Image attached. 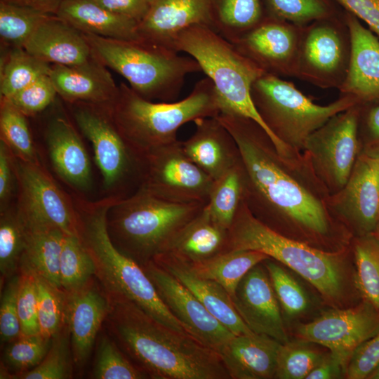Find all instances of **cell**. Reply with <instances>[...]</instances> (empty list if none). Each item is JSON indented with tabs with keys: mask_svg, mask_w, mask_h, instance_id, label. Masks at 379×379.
Listing matches in <instances>:
<instances>
[{
	"mask_svg": "<svg viewBox=\"0 0 379 379\" xmlns=\"http://www.w3.org/2000/svg\"><path fill=\"white\" fill-rule=\"evenodd\" d=\"M46 142L53 168L60 179L74 190H89L91 161L72 124L65 117H53L46 128Z\"/></svg>",
	"mask_w": 379,
	"mask_h": 379,
	"instance_id": "22",
	"label": "cell"
},
{
	"mask_svg": "<svg viewBox=\"0 0 379 379\" xmlns=\"http://www.w3.org/2000/svg\"><path fill=\"white\" fill-rule=\"evenodd\" d=\"M267 15L260 0H213L212 29L233 43L260 24Z\"/></svg>",
	"mask_w": 379,
	"mask_h": 379,
	"instance_id": "33",
	"label": "cell"
},
{
	"mask_svg": "<svg viewBox=\"0 0 379 379\" xmlns=\"http://www.w3.org/2000/svg\"><path fill=\"white\" fill-rule=\"evenodd\" d=\"M269 15L299 27L333 17L326 0H267Z\"/></svg>",
	"mask_w": 379,
	"mask_h": 379,
	"instance_id": "46",
	"label": "cell"
},
{
	"mask_svg": "<svg viewBox=\"0 0 379 379\" xmlns=\"http://www.w3.org/2000/svg\"><path fill=\"white\" fill-rule=\"evenodd\" d=\"M351 52L345 79L338 89L361 104L379 102V38L350 13L344 15Z\"/></svg>",
	"mask_w": 379,
	"mask_h": 379,
	"instance_id": "20",
	"label": "cell"
},
{
	"mask_svg": "<svg viewBox=\"0 0 379 379\" xmlns=\"http://www.w3.org/2000/svg\"><path fill=\"white\" fill-rule=\"evenodd\" d=\"M266 268L277 298L285 312L291 316L304 312L308 300L300 286L279 265L269 262Z\"/></svg>",
	"mask_w": 379,
	"mask_h": 379,
	"instance_id": "47",
	"label": "cell"
},
{
	"mask_svg": "<svg viewBox=\"0 0 379 379\" xmlns=\"http://www.w3.org/2000/svg\"><path fill=\"white\" fill-rule=\"evenodd\" d=\"M33 275L37 288L40 333L53 338L65 324L66 292L46 279Z\"/></svg>",
	"mask_w": 379,
	"mask_h": 379,
	"instance_id": "42",
	"label": "cell"
},
{
	"mask_svg": "<svg viewBox=\"0 0 379 379\" xmlns=\"http://www.w3.org/2000/svg\"><path fill=\"white\" fill-rule=\"evenodd\" d=\"M120 199L110 195L96 201L73 199L79 237L95 262V277L107 295L125 298L164 325L187 333L164 304L142 266L113 244L107 217L110 207Z\"/></svg>",
	"mask_w": 379,
	"mask_h": 379,
	"instance_id": "3",
	"label": "cell"
},
{
	"mask_svg": "<svg viewBox=\"0 0 379 379\" xmlns=\"http://www.w3.org/2000/svg\"><path fill=\"white\" fill-rule=\"evenodd\" d=\"M373 234L379 239V218H378V222H377L375 229L374 232H373Z\"/></svg>",
	"mask_w": 379,
	"mask_h": 379,
	"instance_id": "60",
	"label": "cell"
},
{
	"mask_svg": "<svg viewBox=\"0 0 379 379\" xmlns=\"http://www.w3.org/2000/svg\"><path fill=\"white\" fill-rule=\"evenodd\" d=\"M0 132V140L8 145L15 157L41 164L26 116L6 99H1Z\"/></svg>",
	"mask_w": 379,
	"mask_h": 379,
	"instance_id": "37",
	"label": "cell"
},
{
	"mask_svg": "<svg viewBox=\"0 0 379 379\" xmlns=\"http://www.w3.org/2000/svg\"><path fill=\"white\" fill-rule=\"evenodd\" d=\"M360 105L331 117L309 137L304 148L326 182L339 190L347 182L356 162Z\"/></svg>",
	"mask_w": 379,
	"mask_h": 379,
	"instance_id": "14",
	"label": "cell"
},
{
	"mask_svg": "<svg viewBox=\"0 0 379 379\" xmlns=\"http://www.w3.org/2000/svg\"><path fill=\"white\" fill-rule=\"evenodd\" d=\"M52 338L41 333L21 335L7 344L1 359L6 373L14 372L12 378L31 368H34L44 359L51 345Z\"/></svg>",
	"mask_w": 379,
	"mask_h": 379,
	"instance_id": "43",
	"label": "cell"
},
{
	"mask_svg": "<svg viewBox=\"0 0 379 379\" xmlns=\"http://www.w3.org/2000/svg\"><path fill=\"white\" fill-rule=\"evenodd\" d=\"M152 260L188 288L206 309L234 335L253 333L236 310L231 296L219 284L198 276L187 262L168 253L159 254Z\"/></svg>",
	"mask_w": 379,
	"mask_h": 379,
	"instance_id": "26",
	"label": "cell"
},
{
	"mask_svg": "<svg viewBox=\"0 0 379 379\" xmlns=\"http://www.w3.org/2000/svg\"><path fill=\"white\" fill-rule=\"evenodd\" d=\"M367 378L369 379H379V363L373 369V371L370 373Z\"/></svg>",
	"mask_w": 379,
	"mask_h": 379,
	"instance_id": "59",
	"label": "cell"
},
{
	"mask_svg": "<svg viewBox=\"0 0 379 379\" xmlns=\"http://www.w3.org/2000/svg\"><path fill=\"white\" fill-rule=\"evenodd\" d=\"M231 133L240 152L244 176L243 200L254 215H284L317 234L328 228L326 213L312 194L281 166V158L265 129L243 116L216 117Z\"/></svg>",
	"mask_w": 379,
	"mask_h": 379,
	"instance_id": "1",
	"label": "cell"
},
{
	"mask_svg": "<svg viewBox=\"0 0 379 379\" xmlns=\"http://www.w3.org/2000/svg\"><path fill=\"white\" fill-rule=\"evenodd\" d=\"M213 181L178 140L145 154L140 188L171 202L207 204Z\"/></svg>",
	"mask_w": 379,
	"mask_h": 379,
	"instance_id": "12",
	"label": "cell"
},
{
	"mask_svg": "<svg viewBox=\"0 0 379 379\" xmlns=\"http://www.w3.org/2000/svg\"><path fill=\"white\" fill-rule=\"evenodd\" d=\"M335 201L337 207L364 234L374 232L379 218V183L366 154L355 162Z\"/></svg>",
	"mask_w": 379,
	"mask_h": 379,
	"instance_id": "29",
	"label": "cell"
},
{
	"mask_svg": "<svg viewBox=\"0 0 379 379\" xmlns=\"http://www.w3.org/2000/svg\"><path fill=\"white\" fill-rule=\"evenodd\" d=\"M324 357L319 351L304 343L288 341L281 344L274 378L305 379Z\"/></svg>",
	"mask_w": 379,
	"mask_h": 379,
	"instance_id": "45",
	"label": "cell"
},
{
	"mask_svg": "<svg viewBox=\"0 0 379 379\" xmlns=\"http://www.w3.org/2000/svg\"><path fill=\"white\" fill-rule=\"evenodd\" d=\"M251 96L284 161L290 159L292 149H304L309 137L331 117L361 105L350 95H341L327 105H318L293 83L268 73L255 81Z\"/></svg>",
	"mask_w": 379,
	"mask_h": 379,
	"instance_id": "8",
	"label": "cell"
},
{
	"mask_svg": "<svg viewBox=\"0 0 379 379\" xmlns=\"http://www.w3.org/2000/svg\"><path fill=\"white\" fill-rule=\"evenodd\" d=\"M371 149L365 154L375 171L379 183V147Z\"/></svg>",
	"mask_w": 379,
	"mask_h": 379,
	"instance_id": "58",
	"label": "cell"
},
{
	"mask_svg": "<svg viewBox=\"0 0 379 379\" xmlns=\"http://www.w3.org/2000/svg\"><path fill=\"white\" fill-rule=\"evenodd\" d=\"M1 282L19 273V265L25 247L22 221L16 208L0 211Z\"/></svg>",
	"mask_w": 379,
	"mask_h": 379,
	"instance_id": "40",
	"label": "cell"
},
{
	"mask_svg": "<svg viewBox=\"0 0 379 379\" xmlns=\"http://www.w3.org/2000/svg\"><path fill=\"white\" fill-rule=\"evenodd\" d=\"M268 258L259 251L229 250L201 261L188 263L196 274L219 284L232 298L246 273Z\"/></svg>",
	"mask_w": 379,
	"mask_h": 379,
	"instance_id": "32",
	"label": "cell"
},
{
	"mask_svg": "<svg viewBox=\"0 0 379 379\" xmlns=\"http://www.w3.org/2000/svg\"><path fill=\"white\" fill-rule=\"evenodd\" d=\"M58 94L49 75L43 76L8 100L26 117L35 115L50 105Z\"/></svg>",
	"mask_w": 379,
	"mask_h": 379,
	"instance_id": "48",
	"label": "cell"
},
{
	"mask_svg": "<svg viewBox=\"0 0 379 379\" xmlns=\"http://www.w3.org/2000/svg\"><path fill=\"white\" fill-rule=\"evenodd\" d=\"M74 358L69 332L65 324L52 338L44 359L30 371L17 375L20 379H67L72 376Z\"/></svg>",
	"mask_w": 379,
	"mask_h": 379,
	"instance_id": "41",
	"label": "cell"
},
{
	"mask_svg": "<svg viewBox=\"0 0 379 379\" xmlns=\"http://www.w3.org/2000/svg\"><path fill=\"white\" fill-rule=\"evenodd\" d=\"M49 77L58 94L71 104L109 106L119 90L107 67L95 55L80 65H51Z\"/></svg>",
	"mask_w": 379,
	"mask_h": 379,
	"instance_id": "23",
	"label": "cell"
},
{
	"mask_svg": "<svg viewBox=\"0 0 379 379\" xmlns=\"http://www.w3.org/2000/svg\"><path fill=\"white\" fill-rule=\"evenodd\" d=\"M234 307L248 327L281 344L288 342L278 299L270 279L258 265L239 282L232 298Z\"/></svg>",
	"mask_w": 379,
	"mask_h": 379,
	"instance_id": "18",
	"label": "cell"
},
{
	"mask_svg": "<svg viewBox=\"0 0 379 379\" xmlns=\"http://www.w3.org/2000/svg\"><path fill=\"white\" fill-rule=\"evenodd\" d=\"M17 187L14 154L0 140V211L9 207V202Z\"/></svg>",
	"mask_w": 379,
	"mask_h": 379,
	"instance_id": "52",
	"label": "cell"
},
{
	"mask_svg": "<svg viewBox=\"0 0 379 379\" xmlns=\"http://www.w3.org/2000/svg\"><path fill=\"white\" fill-rule=\"evenodd\" d=\"M65 0H1V1L29 7L46 13L55 15Z\"/></svg>",
	"mask_w": 379,
	"mask_h": 379,
	"instance_id": "56",
	"label": "cell"
},
{
	"mask_svg": "<svg viewBox=\"0 0 379 379\" xmlns=\"http://www.w3.org/2000/svg\"><path fill=\"white\" fill-rule=\"evenodd\" d=\"M17 212L25 234L19 272L40 276L61 288L60 258L67 234L56 227L27 216L18 210Z\"/></svg>",
	"mask_w": 379,
	"mask_h": 379,
	"instance_id": "28",
	"label": "cell"
},
{
	"mask_svg": "<svg viewBox=\"0 0 379 379\" xmlns=\"http://www.w3.org/2000/svg\"><path fill=\"white\" fill-rule=\"evenodd\" d=\"M371 305L326 312L298 328L305 342L327 347L345 368L355 350L379 331V314Z\"/></svg>",
	"mask_w": 379,
	"mask_h": 379,
	"instance_id": "15",
	"label": "cell"
},
{
	"mask_svg": "<svg viewBox=\"0 0 379 379\" xmlns=\"http://www.w3.org/2000/svg\"><path fill=\"white\" fill-rule=\"evenodd\" d=\"M160 298L185 331L218 353L236 335L216 319L196 296L153 260L141 265Z\"/></svg>",
	"mask_w": 379,
	"mask_h": 379,
	"instance_id": "16",
	"label": "cell"
},
{
	"mask_svg": "<svg viewBox=\"0 0 379 379\" xmlns=\"http://www.w3.org/2000/svg\"><path fill=\"white\" fill-rule=\"evenodd\" d=\"M213 0H153L138 25L141 41L173 49L179 33L197 25L212 29ZM175 51V50H174Z\"/></svg>",
	"mask_w": 379,
	"mask_h": 379,
	"instance_id": "19",
	"label": "cell"
},
{
	"mask_svg": "<svg viewBox=\"0 0 379 379\" xmlns=\"http://www.w3.org/2000/svg\"><path fill=\"white\" fill-rule=\"evenodd\" d=\"M244 189L241 159L240 163L213 181L206 205L214 221L227 230L243 200Z\"/></svg>",
	"mask_w": 379,
	"mask_h": 379,
	"instance_id": "34",
	"label": "cell"
},
{
	"mask_svg": "<svg viewBox=\"0 0 379 379\" xmlns=\"http://www.w3.org/2000/svg\"><path fill=\"white\" fill-rule=\"evenodd\" d=\"M195 131L181 141L186 155L213 180L241 162L240 152L231 133L215 117L196 120Z\"/></svg>",
	"mask_w": 379,
	"mask_h": 379,
	"instance_id": "24",
	"label": "cell"
},
{
	"mask_svg": "<svg viewBox=\"0 0 379 379\" xmlns=\"http://www.w3.org/2000/svg\"><path fill=\"white\" fill-rule=\"evenodd\" d=\"M17 178V209L22 214L79 236V220L74 200L55 183L41 164L14 156Z\"/></svg>",
	"mask_w": 379,
	"mask_h": 379,
	"instance_id": "13",
	"label": "cell"
},
{
	"mask_svg": "<svg viewBox=\"0 0 379 379\" xmlns=\"http://www.w3.org/2000/svg\"><path fill=\"white\" fill-rule=\"evenodd\" d=\"M227 239L228 230L214 221L206 204L173 236L161 253L196 262L225 251Z\"/></svg>",
	"mask_w": 379,
	"mask_h": 379,
	"instance_id": "31",
	"label": "cell"
},
{
	"mask_svg": "<svg viewBox=\"0 0 379 379\" xmlns=\"http://www.w3.org/2000/svg\"><path fill=\"white\" fill-rule=\"evenodd\" d=\"M112 333L147 375L157 379H224L219 354L188 333L159 322L132 302L108 296Z\"/></svg>",
	"mask_w": 379,
	"mask_h": 379,
	"instance_id": "2",
	"label": "cell"
},
{
	"mask_svg": "<svg viewBox=\"0 0 379 379\" xmlns=\"http://www.w3.org/2000/svg\"><path fill=\"white\" fill-rule=\"evenodd\" d=\"M345 369L341 363L331 353L307 375L305 379H333L340 376Z\"/></svg>",
	"mask_w": 379,
	"mask_h": 379,
	"instance_id": "55",
	"label": "cell"
},
{
	"mask_svg": "<svg viewBox=\"0 0 379 379\" xmlns=\"http://www.w3.org/2000/svg\"><path fill=\"white\" fill-rule=\"evenodd\" d=\"M95 57L122 76L145 99L173 102L187 75L201 70L191 56L143 41H126L84 34Z\"/></svg>",
	"mask_w": 379,
	"mask_h": 379,
	"instance_id": "7",
	"label": "cell"
},
{
	"mask_svg": "<svg viewBox=\"0 0 379 379\" xmlns=\"http://www.w3.org/2000/svg\"><path fill=\"white\" fill-rule=\"evenodd\" d=\"M379 363V331L353 353L346 368L349 379L367 378Z\"/></svg>",
	"mask_w": 379,
	"mask_h": 379,
	"instance_id": "51",
	"label": "cell"
},
{
	"mask_svg": "<svg viewBox=\"0 0 379 379\" xmlns=\"http://www.w3.org/2000/svg\"><path fill=\"white\" fill-rule=\"evenodd\" d=\"M252 250L286 265L324 298L338 299L343 286L341 254L323 251L291 239L256 218L244 200L228 230L226 251Z\"/></svg>",
	"mask_w": 379,
	"mask_h": 379,
	"instance_id": "9",
	"label": "cell"
},
{
	"mask_svg": "<svg viewBox=\"0 0 379 379\" xmlns=\"http://www.w3.org/2000/svg\"><path fill=\"white\" fill-rule=\"evenodd\" d=\"M281 343L263 334L234 335L219 352L234 379H268L275 377Z\"/></svg>",
	"mask_w": 379,
	"mask_h": 379,
	"instance_id": "27",
	"label": "cell"
},
{
	"mask_svg": "<svg viewBox=\"0 0 379 379\" xmlns=\"http://www.w3.org/2000/svg\"><path fill=\"white\" fill-rule=\"evenodd\" d=\"M301 28L267 14L232 44L265 73L296 77Z\"/></svg>",
	"mask_w": 379,
	"mask_h": 379,
	"instance_id": "17",
	"label": "cell"
},
{
	"mask_svg": "<svg viewBox=\"0 0 379 379\" xmlns=\"http://www.w3.org/2000/svg\"><path fill=\"white\" fill-rule=\"evenodd\" d=\"M107 9L131 18L138 24L147 15L153 0H95Z\"/></svg>",
	"mask_w": 379,
	"mask_h": 379,
	"instance_id": "54",
	"label": "cell"
},
{
	"mask_svg": "<svg viewBox=\"0 0 379 379\" xmlns=\"http://www.w3.org/2000/svg\"><path fill=\"white\" fill-rule=\"evenodd\" d=\"M355 282L366 300L379 310V239L373 233L364 234L356 242Z\"/></svg>",
	"mask_w": 379,
	"mask_h": 379,
	"instance_id": "38",
	"label": "cell"
},
{
	"mask_svg": "<svg viewBox=\"0 0 379 379\" xmlns=\"http://www.w3.org/2000/svg\"><path fill=\"white\" fill-rule=\"evenodd\" d=\"M23 48L51 65H80L95 56L84 33L53 14L40 23Z\"/></svg>",
	"mask_w": 379,
	"mask_h": 379,
	"instance_id": "25",
	"label": "cell"
},
{
	"mask_svg": "<svg viewBox=\"0 0 379 379\" xmlns=\"http://www.w3.org/2000/svg\"><path fill=\"white\" fill-rule=\"evenodd\" d=\"M95 262L77 235H65L60 258V282L65 292L78 290L95 277Z\"/></svg>",
	"mask_w": 379,
	"mask_h": 379,
	"instance_id": "36",
	"label": "cell"
},
{
	"mask_svg": "<svg viewBox=\"0 0 379 379\" xmlns=\"http://www.w3.org/2000/svg\"><path fill=\"white\" fill-rule=\"evenodd\" d=\"M206 204L171 202L139 188L110 207L108 233L121 252L141 265L161 253L173 236Z\"/></svg>",
	"mask_w": 379,
	"mask_h": 379,
	"instance_id": "5",
	"label": "cell"
},
{
	"mask_svg": "<svg viewBox=\"0 0 379 379\" xmlns=\"http://www.w3.org/2000/svg\"><path fill=\"white\" fill-rule=\"evenodd\" d=\"M18 298L21 335L40 333L38 319L37 288L35 277L29 272H19Z\"/></svg>",
	"mask_w": 379,
	"mask_h": 379,
	"instance_id": "50",
	"label": "cell"
},
{
	"mask_svg": "<svg viewBox=\"0 0 379 379\" xmlns=\"http://www.w3.org/2000/svg\"><path fill=\"white\" fill-rule=\"evenodd\" d=\"M55 15L84 34L141 41L136 21L107 9L95 0H65Z\"/></svg>",
	"mask_w": 379,
	"mask_h": 379,
	"instance_id": "30",
	"label": "cell"
},
{
	"mask_svg": "<svg viewBox=\"0 0 379 379\" xmlns=\"http://www.w3.org/2000/svg\"><path fill=\"white\" fill-rule=\"evenodd\" d=\"M29 7L0 1V36L12 48H23L33 32L48 15Z\"/></svg>",
	"mask_w": 379,
	"mask_h": 379,
	"instance_id": "39",
	"label": "cell"
},
{
	"mask_svg": "<svg viewBox=\"0 0 379 379\" xmlns=\"http://www.w3.org/2000/svg\"><path fill=\"white\" fill-rule=\"evenodd\" d=\"M173 49L193 58L212 81L220 112L243 116L259 124L274 138L251 96L253 84L265 72L234 45L205 25L191 26L178 34Z\"/></svg>",
	"mask_w": 379,
	"mask_h": 379,
	"instance_id": "6",
	"label": "cell"
},
{
	"mask_svg": "<svg viewBox=\"0 0 379 379\" xmlns=\"http://www.w3.org/2000/svg\"><path fill=\"white\" fill-rule=\"evenodd\" d=\"M350 35L333 16L302 27L296 77L321 88L339 89L349 67Z\"/></svg>",
	"mask_w": 379,
	"mask_h": 379,
	"instance_id": "11",
	"label": "cell"
},
{
	"mask_svg": "<svg viewBox=\"0 0 379 379\" xmlns=\"http://www.w3.org/2000/svg\"><path fill=\"white\" fill-rule=\"evenodd\" d=\"M51 65L26 51L12 48L1 67V99H9L39 78L49 75Z\"/></svg>",
	"mask_w": 379,
	"mask_h": 379,
	"instance_id": "35",
	"label": "cell"
},
{
	"mask_svg": "<svg viewBox=\"0 0 379 379\" xmlns=\"http://www.w3.org/2000/svg\"><path fill=\"white\" fill-rule=\"evenodd\" d=\"M348 13L364 21L379 38V0H335Z\"/></svg>",
	"mask_w": 379,
	"mask_h": 379,
	"instance_id": "53",
	"label": "cell"
},
{
	"mask_svg": "<svg viewBox=\"0 0 379 379\" xmlns=\"http://www.w3.org/2000/svg\"><path fill=\"white\" fill-rule=\"evenodd\" d=\"M147 374L133 366L115 343L102 335L98 346L92 377L95 379H142Z\"/></svg>",
	"mask_w": 379,
	"mask_h": 379,
	"instance_id": "44",
	"label": "cell"
},
{
	"mask_svg": "<svg viewBox=\"0 0 379 379\" xmlns=\"http://www.w3.org/2000/svg\"><path fill=\"white\" fill-rule=\"evenodd\" d=\"M366 128L371 148L379 147V105L369 109Z\"/></svg>",
	"mask_w": 379,
	"mask_h": 379,
	"instance_id": "57",
	"label": "cell"
},
{
	"mask_svg": "<svg viewBox=\"0 0 379 379\" xmlns=\"http://www.w3.org/2000/svg\"><path fill=\"white\" fill-rule=\"evenodd\" d=\"M109 310L107 294L94 285L93 279L78 290L66 292L65 324L77 366H82L88 359Z\"/></svg>",
	"mask_w": 379,
	"mask_h": 379,
	"instance_id": "21",
	"label": "cell"
},
{
	"mask_svg": "<svg viewBox=\"0 0 379 379\" xmlns=\"http://www.w3.org/2000/svg\"><path fill=\"white\" fill-rule=\"evenodd\" d=\"M20 274L8 279L1 293L0 340L1 344H8L21 335L18 316V298Z\"/></svg>",
	"mask_w": 379,
	"mask_h": 379,
	"instance_id": "49",
	"label": "cell"
},
{
	"mask_svg": "<svg viewBox=\"0 0 379 379\" xmlns=\"http://www.w3.org/2000/svg\"><path fill=\"white\" fill-rule=\"evenodd\" d=\"M108 108L122 136L142 156L178 140V131L185 124L220 112L214 86L207 77L198 81L186 98L173 102L145 99L121 83Z\"/></svg>",
	"mask_w": 379,
	"mask_h": 379,
	"instance_id": "4",
	"label": "cell"
},
{
	"mask_svg": "<svg viewBox=\"0 0 379 379\" xmlns=\"http://www.w3.org/2000/svg\"><path fill=\"white\" fill-rule=\"evenodd\" d=\"M73 117L93 147L95 164L107 190L126 198L140 187L144 156L126 142L116 126L109 106L74 103Z\"/></svg>",
	"mask_w": 379,
	"mask_h": 379,
	"instance_id": "10",
	"label": "cell"
}]
</instances>
